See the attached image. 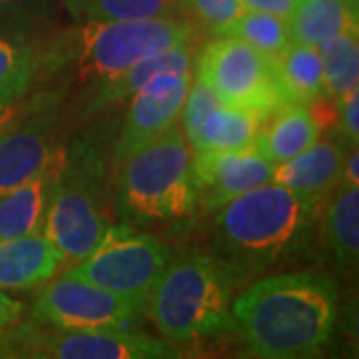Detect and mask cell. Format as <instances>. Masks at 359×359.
Instances as JSON below:
<instances>
[{"label": "cell", "instance_id": "1", "mask_svg": "<svg viewBox=\"0 0 359 359\" xmlns=\"http://www.w3.org/2000/svg\"><path fill=\"white\" fill-rule=\"evenodd\" d=\"M335 318L337 285L309 271L262 278L230 306L245 351L262 359L318 355L332 339Z\"/></svg>", "mask_w": 359, "mask_h": 359}, {"label": "cell", "instance_id": "2", "mask_svg": "<svg viewBox=\"0 0 359 359\" xmlns=\"http://www.w3.org/2000/svg\"><path fill=\"white\" fill-rule=\"evenodd\" d=\"M318 205L268 182L218 208L214 248L233 273L262 271L294 254L308 236Z\"/></svg>", "mask_w": 359, "mask_h": 359}, {"label": "cell", "instance_id": "3", "mask_svg": "<svg viewBox=\"0 0 359 359\" xmlns=\"http://www.w3.org/2000/svg\"><path fill=\"white\" fill-rule=\"evenodd\" d=\"M236 273L219 257L172 259L148 299L146 311L170 341L190 344L230 320Z\"/></svg>", "mask_w": 359, "mask_h": 359}, {"label": "cell", "instance_id": "4", "mask_svg": "<svg viewBox=\"0 0 359 359\" xmlns=\"http://www.w3.org/2000/svg\"><path fill=\"white\" fill-rule=\"evenodd\" d=\"M120 168V205L132 218L174 222L200 205L194 150L178 126L144 144Z\"/></svg>", "mask_w": 359, "mask_h": 359}, {"label": "cell", "instance_id": "5", "mask_svg": "<svg viewBox=\"0 0 359 359\" xmlns=\"http://www.w3.org/2000/svg\"><path fill=\"white\" fill-rule=\"evenodd\" d=\"M190 22L176 16L132 20H86L70 30L60 48L80 80L104 82L156 52L192 40Z\"/></svg>", "mask_w": 359, "mask_h": 359}, {"label": "cell", "instance_id": "6", "mask_svg": "<svg viewBox=\"0 0 359 359\" xmlns=\"http://www.w3.org/2000/svg\"><path fill=\"white\" fill-rule=\"evenodd\" d=\"M172 259V250L154 236L128 226H110L92 254L66 273L96 283L146 311L152 290Z\"/></svg>", "mask_w": 359, "mask_h": 359}, {"label": "cell", "instance_id": "7", "mask_svg": "<svg viewBox=\"0 0 359 359\" xmlns=\"http://www.w3.org/2000/svg\"><path fill=\"white\" fill-rule=\"evenodd\" d=\"M196 65V78L224 104L248 108L266 118L292 104L278 74L276 56L244 40L218 36L202 48Z\"/></svg>", "mask_w": 359, "mask_h": 359}, {"label": "cell", "instance_id": "8", "mask_svg": "<svg viewBox=\"0 0 359 359\" xmlns=\"http://www.w3.org/2000/svg\"><path fill=\"white\" fill-rule=\"evenodd\" d=\"M110 228L98 200L96 182L78 172L65 178L62 170L54 182L46 205L42 233L60 262H80L92 254Z\"/></svg>", "mask_w": 359, "mask_h": 359}, {"label": "cell", "instance_id": "9", "mask_svg": "<svg viewBox=\"0 0 359 359\" xmlns=\"http://www.w3.org/2000/svg\"><path fill=\"white\" fill-rule=\"evenodd\" d=\"M18 351L26 358L44 359H168L178 358L176 347L126 327L40 332L25 327Z\"/></svg>", "mask_w": 359, "mask_h": 359}, {"label": "cell", "instance_id": "10", "mask_svg": "<svg viewBox=\"0 0 359 359\" xmlns=\"http://www.w3.org/2000/svg\"><path fill=\"white\" fill-rule=\"evenodd\" d=\"M36 318L58 330L128 327L142 309L96 283L66 273L50 282L36 299Z\"/></svg>", "mask_w": 359, "mask_h": 359}, {"label": "cell", "instance_id": "11", "mask_svg": "<svg viewBox=\"0 0 359 359\" xmlns=\"http://www.w3.org/2000/svg\"><path fill=\"white\" fill-rule=\"evenodd\" d=\"M192 80V70L162 72L130 96L128 114L116 142L118 166L144 144L178 124Z\"/></svg>", "mask_w": 359, "mask_h": 359}, {"label": "cell", "instance_id": "12", "mask_svg": "<svg viewBox=\"0 0 359 359\" xmlns=\"http://www.w3.org/2000/svg\"><path fill=\"white\" fill-rule=\"evenodd\" d=\"M276 164L256 146L244 150L194 152V178L205 210H218L236 196L273 180Z\"/></svg>", "mask_w": 359, "mask_h": 359}, {"label": "cell", "instance_id": "13", "mask_svg": "<svg viewBox=\"0 0 359 359\" xmlns=\"http://www.w3.org/2000/svg\"><path fill=\"white\" fill-rule=\"evenodd\" d=\"M65 164V152L52 140L46 118L0 132V194L11 192L52 168Z\"/></svg>", "mask_w": 359, "mask_h": 359}, {"label": "cell", "instance_id": "14", "mask_svg": "<svg viewBox=\"0 0 359 359\" xmlns=\"http://www.w3.org/2000/svg\"><path fill=\"white\" fill-rule=\"evenodd\" d=\"M346 148L332 140H316L308 150L292 160L278 164L273 172L276 184L285 186L309 204L318 205L321 198L332 192L341 178Z\"/></svg>", "mask_w": 359, "mask_h": 359}, {"label": "cell", "instance_id": "15", "mask_svg": "<svg viewBox=\"0 0 359 359\" xmlns=\"http://www.w3.org/2000/svg\"><path fill=\"white\" fill-rule=\"evenodd\" d=\"M60 266V257L46 236L28 233L0 240V287L26 290L46 282Z\"/></svg>", "mask_w": 359, "mask_h": 359}, {"label": "cell", "instance_id": "16", "mask_svg": "<svg viewBox=\"0 0 359 359\" xmlns=\"http://www.w3.org/2000/svg\"><path fill=\"white\" fill-rule=\"evenodd\" d=\"M268 118L254 110L219 100L188 138L194 152H222L252 148Z\"/></svg>", "mask_w": 359, "mask_h": 359}, {"label": "cell", "instance_id": "17", "mask_svg": "<svg viewBox=\"0 0 359 359\" xmlns=\"http://www.w3.org/2000/svg\"><path fill=\"white\" fill-rule=\"evenodd\" d=\"M321 126L313 118L308 104L292 102L273 112L268 126H262L256 146L276 166L308 150L320 138Z\"/></svg>", "mask_w": 359, "mask_h": 359}, {"label": "cell", "instance_id": "18", "mask_svg": "<svg viewBox=\"0 0 359 359\" xmlns=\"http://www.w3.org/2000/svg\"><path fill=\"white\" fill-rule=\"evenodd\" d=\"M62 168L65 164L52 168L11 192L0 194V240L42 231L50 190Z\"/></svg>", "mask_w": 359, "mask_h": 359}, {"label": "cell", "instance_id": "19", "mask_svg": "<svg viewBox=\"0 0 359 359\" xmlns=\"http://www.w3.org/2000/svg\"><path fill=\"white\" fill-rule=\"evenodd\" d=\"M194 50L192 42H182L176 46H170L166 50H160L140 60L138 65L128 68L126 72L118 76L98 82V88L94 92L92 108L100 110L104 106L120 102L124 98H130L136 90H140L148 80H152L162 72H172V70H192Z\"/></svg>", "mask_w": 359, "mask_h": 359}, {"label": "cell", "instance_id": "20", "mask_svg": "<svg viewBox=\"0 0 359 359\" xmlns=\"http://www.w3.org/2000/svg\"><path fill=\"white\" fill-rule=\"evenodd\" d=\"M287 22L292 42L318 46L337 32L358 28V0H302Z\"/></svg>", "mask_w": 359, "mask_h": 359}, {"label": "cell", "instance_id": "21", "mask_svg": "<svg viewBox=\"0 0 359 359\" xmlns=\"http://www.w3.org/2000/svg\"><path fill=\"white\" fill-rule=\"evenodd\" d=\"M327 242L341 268H353L359 256V186L337 182L325 214Z\"/></svg>", "mask_w": 359, "mask_h": 359}, {"label": "cell", "instance_id": "22", "mask_svg": "<svg viewBox=\"0 0 359 359\" xmlns=\"http://www.w3.org/2000/svg\"><path fill=\"white\" fill-rule=\"evenodd\" d=\"M278 74L290 102L309 104L321 98L323 68L318 46L304 42H290L278 56Z\"/></svg>", "mask_w": 359, "mask_h": 359}, {"label": "cell", "instance_id": "23", "mask_svg": "<svg viewBox=\"0 0 359 359\" xmlns=\"http://www.w3.org/2000/svg\"><path fill=\"white\" fill-rule=\"evenodd\" d=\"M358 28L337 32L321 40L318 50L323 68V92L334 100L359 86V42Z\"/></svg>", "mask_w": 359, "mask_h": 359}, {"label": "cell", "instance_id": "24", "mask_svg": "<svg viewBox=\"0 0 359 359\" xmlns=\"http://www.w3.org/2000/svg\"><path fill=\"white\" fill-rule=\"evenodd\" d=\"M216 36H233L248 42L257 50L266 52L269 56H278L292 42L290 22L276 14L259 13L244 8L236 20L226 25Z\"/></svg>", "mask_w": 359, "mask_h": 359}, {"label": "cell", "instance_id": "25", "mask_svg": "<svg viewBox=\"0 0 359 359\" xmlns=\"http://www.w3.org/2000/svg\"><path fill=\"white\" fill-rule=\"evenodd\" d=\"M70 13L84 20H132L176 16L182 0H65Z\"/></svg>", "mask_w": 359, "mask_h": 359}, {"label": "cell", "instance_id": "26", "mask_svg": "<svg viewBox=\"0 0 359 359\" xmlns=\"http://www.w3.org/2000/svg\"><path fill=\"white\" fill-rule=\"evenodd\" d=\"M32 58L13 42L0 36V106L16 104L32 82Z\"/></svg>", "mask_w": 359, "mask_h": 359}, {"label": "cell", "instance_id": "27", "mask_svg": "<svg viewBox=\"0 0 359 359\" xmlns=\"http://www.w3.org/2000/svg\"><path fill=\"white\" fill-rule=\"evenodd\" d=\"M184 8H188L212 34H218L224 26L244 13L242 0H182V11Z\"/></svg>", "mask_w": 359, "mask_h": 359}, {"label": "cell", "instance_id": "28", "mask_svg": "<svg viewBox=\"0 0 359 359\" xmlns=\"http://www.w3.org/2000/svg\"><path fill=\"white\" fill-rule=\"evenodd\" d=\"M339 108V124H341V134L347 144L358 146L359 142V90L347 92L344 98L337 100Z\"/></svg>", "mask_w": 359, "mask_h": 359}, {"label": "cell", "instance_id": "29", "mask_svg": "<svg viewBox=\"0 0 359 359\" xmlns=\"http://www.w3.org/2000/svg\"><path fill=\"white\" fill-rule=\"evenodd\" d=\"M299 2L302 0H242L244 8L276 14V16L285 18V20L292 18V14L295 13V8H297Z\"/></svg>", "mask_w": 359, "mask_h": 359}, {"label": "cell", "instance_id": "30", "mask_svg": "<svg viewBox=\"0 0 359 359\" xmlns=\"http://www.w3.org/2000/svg\"><path fill=\"white\" fill-rule=\"evenodd\" d=\"M20 313H22V304L14 302L13 297H8L4 294V290L0 287V335L16 323Z\"/></svg>", "mask_w": 359, "mask_h": 359}, {"label": "cell", "instance_id": "31", "mask_svg": "<svg viewBox=\"0 0 359 359\" xmlns=\"http://www.w3.org/2000/svg\"><path fill=\"white\" fill-rule=\"evenodd\" d=\"M358 164H359L358 146H353L351 154L346 156V160H344V170H341V178H339V182H346V184H355V186H359Z\"/></svg>", "mask_w": 359, "mask_h": 359}, {"label": "cell", "instance_id": "32", "mask_svg": "<svg viewBox=\"0 0 359 359\" xmlns=\"http://www.w3.org/2000/svg\"><path fill=\"white\" fill-rule=\"evenodd\" d=\"M18 116V106L8 104V106H0V132L8 128L14 122V118Z\"/></svg>", "mask_w": 359, "mask_h": 359}, {"label": "cell", "instance_id": "33", "mask_svg": "<svg viewBox=\"0 0 359 359\" xmlns=\"http://www.w3.org/2000/svg\"><path fill=\"white\" fill-rule=\"evenodd\" d=\"M26 0H0V6H14V4H20Z\"/></svg>", "mask_w": 359, "mask_h": 359}]
</instances>
